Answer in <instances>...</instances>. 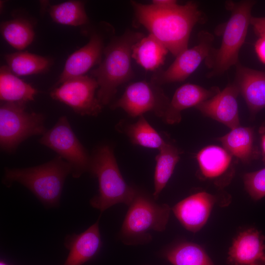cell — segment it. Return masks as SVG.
<instances>
[{
  "instance_id": "obj_1",
  "label": "cell",
  "mask_w": 265,
  "mask_h": 265,
  "mask_svg": "<svg viewBox=\"0 0 265 265\" xmlns=\"http://www.w3.org/2000/svg\"><path fill=\"white\" fill-rule=\"evenodd\" d=\"M130 3L135 23L144 27L175 57L188 48L191 31L203 18L198 5L192 1L168 9L134 0Z\"/></svg>"
},
{
  "instance_id": "obj_2",
  "label": "cell",
  "mask_w": 265,
  "mask_h": 265,
  "mask_svg": "<svg viewBox=\"0 0 265 265\" xmlns=\"http://www.w3.org/2000/svg\"><path fill=\"white\" fill-rule=\"evenodd\" d=\"M144 36L142 32L128 29L109 40L101 62L90 73L98 82L96 95L103 106L111 102L119 86L133 78L132 49Z\"/></svg>"
},
{
  "instance_id": "obj_3",
  "label": "cell",
  "mask_w": 265,
  "mask_h": 265,
  "mask_svg": "<svg viewBox=\"0 0 265 265\" xmlns=\"http://www.w3.org/2000/svg\"><path fill=\"white\" fill-rule=\"evenodd\" d=\"M71 173L70 164L58 156L36 166L5 168L2 182L8 187L18 182L28 189L45 206L53 207L59 204L65 179Z\"/></svg>"
},
{
  "instance_id": "obj_4",
  "label": "cell",
  "mask_w": 265,
  "mask_h": 265,
  "mask_svg": "<svg viewBox=\"0 0 265 265\" xmlns=\"http://www.w3.org/2000/svg\"><path fill=\"white\" fill-rule=\"evenodd\" d=\"M89 172L97 177L99 184L98 193L90 201L93 208L104 212L117 204L131 203L137 189L124 179L109 145H102L94 152Z\"/></svg>"
},
{
  "instance_id": "obj_5",
  "label": "cell",
  "mask_w": 265,
  "mask_h": 265,
  "mask_svg": "<svg viewBox=\"0 0 265 265\" xmlns=\"http://www.w3.org/2000/svg\"><path fill=\"white\" fill-rule=\"evenodd\" d=\"M255 3L253 0L227 3L226 6L231 11V16L225 25L219 48L212 49L206 59L211 70L207 77L220 76L238 63L239 51L246 38Z\"/></svg>"
},
{
  "instance_id": "obj_6",
  "label": "cell",
  "mask_w": 265,
  "mask_h": 265,
  "mask_svg": "<svg viewBox=\"0 0 265 265\" xmlns=\"http://www.w3.org/2000/svg\"><path fill=\"white\" fill-rule=\"evenodd\" d=\"M143 192L137 190L124 218L120 232L125 243L133 244L148 239L150 231H163L171 209L159 204Z\"/></svg>"
},
{
  "instance_id": "obj_7",
  "label": "cell",
  "mask_w": 265,
  "mask_h": 265,
  "mask_svg": "<svg viewBox=\"0 0 265 265\" xmlns=\"http://www.w3.org/2000/svg\"><path fill=\"white\" fill-rule=\"evenodd\" d=\"M45 116L41 113L28 112L25 104L3 103L0 107V145L7 152H14L28 137L43 134Z\"/></svg>"
},
{
  "instance_id": "obj_8",
  "label": "cell",
  "mask_w": 265,
  "mask_h": 265,
  "mask_svg": "<svg viewBox=\"0 0 265 265\" xmlns=\"http://www.w3.org/2000/svg\"><path fill=\"white\" fill-rule=\"evenodd\" d=\"M39 142L70 164L73 178H79L89 171L91 156L76 136L66 116L60 117L55 124L42 134Z\"/></svg>"
},
{
  "instance_id": "obj_9",
  "label": "cell",
  "mask_w": 265,
  "mask_h": 265,
  "mask_svg": "<svg viewBox=\"0 0 265 265\" xmlns=\"http://www.w3.org/2000/svg\"><path fill=\"white\" fill-rule=\"evenodd\" d=\"M170 102L160 86L151 80H141L129 85L121 97L111 104L110 108H121L132 117L152 112L162 119Z\"/></svg>"
},
{
  "instance_id": "obj_10",
  "label": "cell",
  "mask_w": 265,
  "mask_h": 265,
  "mask_svg": "<svg viewBox=\"0 0 265 265\" xmlns=\"http://www.w3.org/2000/svg\"><path fill=\"white\" fill-rule=\"evenodd\" d=\"M89 32V40L84 46L72 53L67 58L55 87L66 80L84 75L94 66L101 62L107 37L114 35V29L106 22H101Z\"/></svg>"
},
{
  "instance_id": "obj_11",
  "label": "cell",
  "mask_w": 265,
  "mask_h": 265,
  "mask_svg": "<svg viewBox=\"0 0 265 265\" xmlns=\"http://www.w3.org/2000/svg\"><path fill=\"white\" fill-rule=\"evenodd\" d=\"M98 87L94 78L83 75L69 79L53 87L50 96L81 116H97L103 106L96 94Z\"/></svg>"
},
{
  "instance_id": "obj_12",
  "label": "cell",
  "mask_w": 265,
  "mask_h": 265,
  "mask_svg": "<svg viewBox=\"0 0 265 265\" xmlns=\"http://www.w3.org/2000/svg\"><path fill=\"white\" fill-rule=\"evenodd\" d=\"M198 40L196 46L187 48L176 56L166 70L155 73L151 81L160 86L186 80L209 57L212 50L214 37L212 33L201 31L198 34Z\"/></svg>"
},
{
  "instance_id": "obj_13",
  "label": "cell",
  "mask_w": 265,
  "mask_h": 265,
  "mask_svg": "<svg viewBox=\"0 0 265 265\" xmlns=\"http://www.w3.org/2000/svg\"><path fill=\"white\" fill-rule=\"evenodd\" d=\"M239 93L234 83L228 84L223 90L195 108L204 115L234 129L240 126L237 101Z\"/></svg>"
},
{
  "instance_id": "obj_14",
  "label": "cell",
  "mask_w": 265,
  "mask_h": 265,
  "mask_svg": "<svg viewBox=\"0 0 265 265\" xmlns=\"http://www.w3.org/2000/svg\"><path fill=\"white\" fill-rule=\"evenodd\" d=\"M215 201L213 195L201 191L183 199L172 210L176 218L186 230L195 233L206 224Z\"/></svg>"
},
{
  "instance_id": "obj_15",
  "label": "cell",
  "mask_w": 265,
  "mask_h": 265,
  "mask_svg": "<svg viewBox=\"0 0 265 265\" xmlns=\"http://www.w3.org/2000/svg\"><path fill=\"white\" fill-rule=\"evenodd\" d=\"M265 238L257 230L243 231L233 240L227 258L229 265H265Z\"/></svg>"
},
{
  "instance_id": "obj_16",
  "label": "cell",
  "mask_w": 265,
  "mask_h": 265,
  "mask_svg": "<svg viewBox=\"0 0 265 265\" xmlns=\"http://www.w3.org/2000/svg\"><path fill=\"white\" fill-rule=\"evenodd\" d=\"M219 91L215 86L207 89L197 84L186 83L175 91L162 119L168 124L179 123L182 119L183 110L195 107Z\"/></svg>"
},
{
  "instance_id": "obj_17",
  "label": "cell",
  "mask_w": 265,
  "mask_h": 265,
  "mask_svg": "<svg viewBox=\"0 0 265 265\" xmlns=\"http://www.w3.org/2000/svg\"><path fill=\"white\" fill-rule=\"evenodd\" d=\"M235 81L239 93L253 114L265 107V73L244 66L236 65Z\"/></svg>"
},
{
  "instance_id": "obj_18",
  "label": "cell",
  "mask_w": 265,
  "mask_h": 265,
  "mask_svg": "<svg viewBox=\"0 0 265 265\" xmlns=\"http://www.w3.org/2000/svg\"><path fill=\"white\" fill-rule=\"evenodd\" d=\"M99 221L80 234L66 237L64 245L69 254L62 265H82L98 253L102 245Z\"/></svg>"
},
{
  "instance_id": "obj_19",
  "label": "cell",
  "mask_w": 265,
  "mask_h": 265,
  "mask_svg": "<svg viewBox=\"0 0 265 265\" xmlns=\"http://www.w3.org/2000/svg\"><path fill=\"white\" fill-rule=\"evenodd\" d=\"M232 157L224 148L209 145L201 149L196 158L201 175L217 183L229 170Z\"/></svg>"
},
{
  "instance_id": "obj_20",
  "label": "cell",
  "mask_w": 265,
  "mask_h": 265,
  "mask_svg": "<svg viewBox=\"0 0 265 265\" xmlns=\"http://www.w3.org/2000/svg\"><path fill=\"white\" fill-rule=\"evenodd\" d=\"M37 90L13 74L7 66L0 68V99L3 103L26 104L34 100Z\"/></svg>"
},
{
  "instance_id": "obj_21",
  "label": "cell",
  "mask_w": 265,
  "mask_h": 265,
  "mask_svg": "<svg viewBox=\"0 0 265 265\" xmlns=\"http://www.w3.org/2000/svg\"><path fill=\"white\" fill-rule=\"evenodd\" d=\"M168 51L151 34L144 36L133 46L132 58L147 71H156L162 65Z\"/></svg>"
},
{
  "instance_id": "obj_22",
  "label": "cell",
  "mask_w": 265,
  "mask_h": 265,
  "mask_svg": "<svg viewBox=\"0 0 265 265\" xmlns=\"http://www.w3.org/2000/svg\"><path fill=\"white\" fill-rule=\"evenodd\" d=\"M155 158L153 198L156 200L165 187L180 159L181 152L174 145L167 142L159 150Z\"/></svg>"
},
{
  "instance_id": "obj_23",
  "label": "cell",
  "mask_w": 265,
  "mask_h": 265,
  "mask_svg": "<svg viewBox=\"0 0 265 265\" xmlns=\"http://www.w3.org/2000/svg\"><path fill=\"white\" fill-rule=\"evenodd\" d=\"M4 58L10 70L17 76L45 73L52 64L49 58L27 52L6 54Z\"/></svg>"
},
{
  "instance_id": "obj_24",
  "label": "cell",
  "mask_w": 265,
  "mask_h": 265,
  "mask_svg": "<svg viewBox=\"0 0 265 265\" xmlns=\"http://www.w3.org/2000/svg\"><path fill=\"white\" fill-rule=\"evenodd\" d=\"M232 156L247 162L252 156L254 134L251 128L239 126L218 138Z\"/></svg>"
},
{
  "instance_id": "obj_25",
  "label": "cell",
  "mask_w": 265,
  "mask_h": 265,
  "mask_svg": "<svg viewBox=\"0 0 265 265\" xmlns=\"http://www.w3.org/2000/svg\"><path fill=\"white\" fill-rule=\"evenodd\" d=\"M123 130L132 143L136 145L159 150L167 142L143 115L139 116L136 122L125 125Z\"/></svg>"
},
{
  "instance_id": "obj_26",
  "label": "cell",
  "mask_w": 265,
  "mask_h": 265,
  "mask_svg": "<svg viewBox=\"0 0 265 265\" xmlns=\"http://www.w3.org/2000/svg\"><path fill=\"white\" fill-rule=\"evenodd\" d=\"M0 33L12 47L22 50L33 42L35 32L32 25L23 18H15L0 23Z\"/></svg>"
},
{
  "instance_id": "obj_27",
  "label": "cell",
  "mask_w": 265,
  "mask_h": 265,
  "mask_svg": "<svg viewBox=\"0 0 265 265\" xmlns=\"http://www.w3.org/2000/svg\"><path fill=\"white\" fill-rule=\"evenodd\" d=\"M165 257L173 265H214L204 249L193 242L173 246L166 251Z\"/></svg>"
},
{
  "instance_id": "obj_28",
  "label": "cell",
  "mask_w": 265,
  "mask_h": 265,
  "mask_svg": "<svg viewBox=\"0 0 265 265\" xmlns=\"http://www.w3.org/2000/svg\"><path fill=\"white\" fill-rule=\"evenodd\" d=\"M48 12L52 20L59 24L78 26L87 25L89 22L84 2L81 0H69L50 5Z\"/></svg>"
},
{
  "instance_id": "obj_29",
  "label": "cell",
  "mask_w": 265,
  "mask_h": 265,
  "mask_svg": "<svg viewBox=\"0 0 265 265\" xmlns=\"http://www.w3.org/2000/svg\"><path fill=\"white\" fill-rule=\"evenodd\" d=\"M243 181L247 192L253 200L265 196V168L245 174Z\"/></svg>"
},
{
  "instance_id": "obj_30",
  "label": "cell",
  "mask_w": 265,
  "mask_h": 265,
  "mask_svg": "<svg viewBox=\"0 0 265 265\" xmlns=\"http://www.w3.org/2000/svg\"><path fill=\"white\" fill-rule=\"evenodd\" d=\"M259 36L255 45V51L260 60L265 64V34Z\"/></svg>"
},
{
  "instance_id": "obj_31",
  "label": "cell",
  "mask_w": 265,
  "mask_h": 265,
  "mask_svg": "<svg viewBox=\"0 0 265 265\" xmlns=\"http://www.w3.org/2000/svg\"><path fill=\"white\" fill-rule=\"evenodd\" d=\"M250 24L258 36L265 34V17H252Z\"/></svg>"
},
{
  "instance_id": "obj_32",
  "label": "cell",
  "mask_w": 265,
  "mask_h": 265,
  "mask_svg": "<svg viewBox=\"0 0 265 265\" xmlns=\"http://www.w3.org/2000/svg\"><path fill=\"white\" fill-rule=\"evenodd\" d=\"M153 6L160 9H168L174 7L178 4L174 0H154L152 3Z\"/></svg>"
},
{
  "instance_id": "obj_33",
  "label": "cell",
  "mask_w": 265,
  "mask_h": 265,
  "mask_svg": "<svg viewBox=\"0 0 265 265\" xmlns=\"http://www.w3.org/2000/svg\"><path fill=\"white\" fill-rule=\"evenodd\" d=\"M262 148L264 153L265 154V133L262 136Z\"/></svg>"
},
{
  "instance_id": "obj_34",
  "label": "cell",
  "mask_w": 265,
  "mask_h": 265,
  "mask_svg": "<svg viewBox=\"0 0 265 265\" xmlns=\"http://www.w3.org/2000/svg\"><path fill=\"white\" fill-rule=\"evenodd\" d=\"M0 265H9L7 264L6 262H4L3 261L0 260Z\"/></svg>"
}]
</instances>
